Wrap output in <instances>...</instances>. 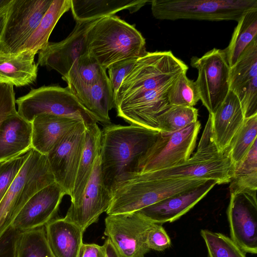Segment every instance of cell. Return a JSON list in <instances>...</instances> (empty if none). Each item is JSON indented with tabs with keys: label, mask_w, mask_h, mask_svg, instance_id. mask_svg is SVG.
Here are the masks:
<instances>
[{
	"label": "cell",
	"mask_w": 257,
	"mask_h": 257,
	"mask_svg": "<svg viewBox=\"0 0 257 257\" xmlns=\"http://www.w3.org/2000/svg\"><path fill=\"white\" fill-rule=\"evenodd\" d=\"M200 128L197 120L175 132H160L155 142L140 159L138 173L165 169L188 160L195 148Z\"/></svg>",
	"instance_id": "cell-9"
},
{
	"label": "cell",
	"mask_w": 257,
	"mask_h": 257,
	"mask_svg": "<svg viewBox=\"0 0 257 257\" xmlns=\"http://www.w3.org/2000/svg\"><path fill=\"white\" fill-rule=\"evenodd\" d=\"M191 65L198 70L195 81L200 100L212 114L229 91L230 67L223 50L213 48L201 57H193Z\"/></svg>",
	"instance_id": "cell-10"
},
{
	"label": "cell",
	"mask_w": 257,
	"mask_h": 257,
	"mask_svg": "<svg viewBox=\"0 0 257 257\" xmlns=\"http://www.w3.org/2000/svg\"><path fill=\"white\" fill-rule=\"evenodd\" d=\"M229 90L237 96L245 118L257 114V37L230 68Z\"/></svg>",
	"instance_id": "cell-18"
},
{
	"label": "cell",
	"mask_w": 257,
	"mask_h": 257,
	"mask_svg": "<svg viewBox=\"0 0 257 257\" xmlns=\"http://www.w3.org/2000/svg\"><path fill=\"white\" fill-rule=\"evenodd\" d=\"M215 143L220 152L225 151L245 118L237 96L229 90L214 112L209 114Z\"/></svg>",
	"instance_id": "cell-21"
},
{
	"label": "cell",
	"mask_w": 257,
	"mask_h": 257,
	"mask_svg": "<svg viewBox=\"0 0 257 257\" xmlns=\"http://www.w3.org/2000/svg\"><path fill=\"white\" fill-rule=\"evenodd\" d=\"M16 104L19 115L31 122L43 113L71 118L84 122L85 126L97 122L68 86H43L33 89L16 99Z\"/></svg>",
	"instance_id": "cell-8"
},
{
	"label": "cell",
	"mask_w": 257,
	"mask_h": 257,
	"mask_svg": "<svg viewBox=\"0 0 257 257\" xmlns=\"http://www.w3.org/2000/svg\"><path fill=\"white\" fill-rule=\"evenodd\" d=\"M73 17L76 22L94 21L127 10L130 13L139 11L149 0H70Z\"/></svg>",
	"instance_id": "cell-25"
},
{
	"label": "cell",
	"mask_w": 257,
	"mask_h": 257,
	"mask_svg": "<svg viewBox=\"0 0 257 257\" xmlns=\"http://www.w3.org/2000/svg\"><path fill=\"white\" fill-rule=\"evenodd\" d=\"M154 223L138 211L108 215L104 233L123 257H144L150 250L147 236Z\"/></svg>",
	"instance_id": "cell-12"
},
{
	"label": "cell",
	"mask_w": 257,
	"mask_h": 257,
	"mask_svg": "<svg viewBox=\"0 0 257 257\" xmlns=\"http://www.w3.org/2000/svg\"><path fill=\"white\" fill-rule=\"evenodd\" d=\"M100 155L96 158L83 193L76 203L71 204L64 218L77 226L83 232L97 221L102 213L107 211L112 200V194L102 180Z\"/></svg>",
	"instance_id": "cell-14"
},
{
	"label": "cell",
	"mask_w": 257,
	"mask_h": 257,
	"mask_svg": "<svg viewBox=\"0 0 257 257\" xmlns=\"http://www.w3.org/2000/svg\"><path fill=\"white\" fill-rule=\"evenodd\" d=\"M172 83L123 98L115 105L117 116L130 124L159 131L157 117L170 105L167 93Z\"/></svg>",
	"instance_id": "cell-15"
},
{
	"label": "cell",
	"mask_w": 257,
	"mask_h": 257,
	"mask_svg": "<svg viewBox=\"0 0 257 257\" xmlns=\"http://www.w3.org/2000/svg\"><path fill=\"white\" fill-rule=\"evenodd\" d=\"M217 184L213 180L162 200L138 212L155 223L172 222L186 214Z\"/></svg>",
	"instance_id": "cell-20"
},
{
	"label": "cell",
	"mask_w": 257,
	"mask_h": 257,
	"mask_svg": "<svg viewBox=\"0 0 257 257\" xmlns=\"http://www.w3.org/2000/svg\"><path fill=\"white\" fill-rule=\"evenodd\" d=\"M138 58H133L121 60L112 64L107 68L108 77L113 90L114 101L122 82L132 69Z\"/></svg>",
	"instance_id": "cell-38"
},
{
	"label": "cell",
	"mask_w": 257,
	"mask_h": 257,
	"mask_svg": "<svg viewBox=\"0 0 257 257\" xmlns=\"http://www.w3.org/2000/svg\"><path fill=\"white\" fill-rule=\"evenodd\" d=\"M84 148L79 162L71 195V204L76 203L93 171L97 157L100 154L101 131L97 123L85 126Z\"/></svg>",
	"instance_id": "cell-28"
},
{
	"label": "cell",
	"mask_w": 257,
	"mask_h": 257,
	"mask_svg": "<svg viewBox=\"0 0 257 257\" xmlns=\"http://www.w3.org/2000/svg\"><path fill=\"white\" fill-rule=\"evenodd\" d=\"M207 180L152 179L137 173L120 183L112 194L107 215L132 213L192 189Z\"/></svg>",
	"instance_id": "cell-4"
},
{
	"label": "cell",
	"mask_w": 257,
	"mask_h": 257,
	"mask_svg": "<svg viewBox=\"0 0 257 257\" xmlns=\"http://www.w3.org/2000/svg\"><path fill=\"white\" fill-rule=\"evenodd\" d=\"M35 54L25 51L8 54L0 51V83L17 87L33 83L37 77Z\"/></svg>",
	"instance_id": "cell-27"
},
{
	"label": "cell",
	"mask_w": 257,
	"mask_h": 257,
	"mask_svg": "<svg viewBox=\"0 0 257 257\" xmlns=\"http://www.w3.org/2000/svg\"><path fill=\"white\" fill-rule=\"evenodd\" d=\"M188 66L171 51L147 52L136 61L122 82L115 105L131 95L153 90L172 83Z\"/></svg>",
	"instance_id": "cell-6"
},
{
	"label": "cell",
	"mask_w": 257,
	"mask_h": 257,
	"mask_svg": "<svg viewBox=\"0 0 257 257\" xmlns=\"http://www.w3.org/2000/svg\"><path fill=\"white\" fill-rule=\"evenodd\" d=\"M32 123L16 111L0 127V163L16 158L32 148Z\"/></svg>",
	"instance_id": "cell-22"
},
{
	"label": "cell",
	"mask_w": 257,
	"mask_h": 257,
	"mask_svg": "<svg viewBox=\"0 0 257 257\" xmlns=\"http://www.w3.org/2000/svg\"><path fill=\"white\" fill-rule=\"evenodd\" d=\"M16 111L14 86L0 83V127L3 122Z\"/></svg>",
	"instance_id": "cell-40"
},
{
	"label": "cell",
	"mask_w": 257,
	"mask_h": 257,
	"mask_svg": "<svg viewBox=\"0 0 257 257\" xmlns=\"http://www.w3.org/2000/svg\"><path fill=\"white\" fill-rule=\"evenodd\" d=\"M20 231L11 226L0 236V257H17Z\"/></svg>",
	"instance_id": "cell-42"
},
{
	"label": "cell",
	"mask_w": 257,
	"mask_h": 257,
	"mask_svg": "<svg viewBox=\"0 0 257 257\" xmlns=\"http://www.w3.org/2000/svg\"><path fill=\"white\" fill-rule=\"evenodd\" d=\"M147 244L150 250L161 251L170 247L171 241L164 227L154 223L148 232Z\"/></svg>",
	"instance_id": "cell-41"
},
{
	"label": "cell",
	"mask_w": 257,
	"mask_h": 257,
	"mask_svg": "<svg viewBox=\"0 0 257 257\" xmlns=\"http://www.w3.org/2000/svg\"><path fill=\"white\" fill-rule=\"evenodd\" d=\"M257 140V114L245 118L229 147V156L234 165L241 161Z\"/></svg>",
	"instance_id": "cell-34"
},
{
	"label": "cell",
	"mask_w": 257,
	"mask_h": 257,
	"mask_svg": "<svg viewBox=\"0 0 257 257\" xmlns=\"http://www.w3.org/2000/svg\"><path fill=\"white\" fill-rule=\"evenodd\" d=\"M198 110L194 107L170 105L157 117L160 132L171 133L198 120Z\"/></svg>",
	"instance_id": "cell-32"
},
{
	"label": "cell",
	"mask_w": 257,
	"mask_h": 257,
	"mask_svg": "<svg viewBox=\"0 0 257 257\" xmlns=\"http://www.w3.org/2000/svg\"><path fill=\"white\" fill-rule=\"evenodd\" d=\"M65 195L55 182L42 188L26 202L11 226L21 232L45 226L56 215Z\"/></svg>",
	"instance_id": "cell-19"
},
{
	"label": "cell",
	"mask_w": 257,
	"mask_h": 257,
	"mask_svg": "<svg viewBox=\"0 0 257 257\" xmlns=\"http://www.w3.org/2000/svg\"><path fill=\"white\" fill-rule=\"evenodd\" d=\"M153 16L161 20L189 19L237 22L257 8V0H152Z\"/></svg>",
	"instance_id": "cell-7"
},
{
	"label": "cell",
	"mask_w": 257,
	"mask_h": 257,
	"mask_svg": "<svg viewBox=\"0 0 257 257\" xmlns=\"http://www.w3.org/2000/svg\"><path fill=\"white\" fill-rule=\"evenodd\" d=\"M17 257H55L47 242L45 226L20 232Z\"/></svg>",
	"instance_id": "cell-33"
},
{
	"label": "cell",
	"mask_w": 257,
	"mask_h": 257,
	"mask_svg": "<svg viewBox=\"0 0 257 257\" xmlns=\"http://www.w3.org/2000/svg\"><path fill=\"white\" fill-rule=\"evenodd\" d=\"M70 8V0H53L37 28L21 47L19 53L28 51L36 54L45 47L57 23Z\"/></svg>",
	"instance_id": "cell-29"
},
{
	"label": "cell",
	"mask_w": 257,
	"mask_h": 257,
	"mask_svg": "<svg viewBox=\"0 0 257 257\" xmlns=\"http://www.w3.org/2000/svg\"><path fill=\"white\" fill-rule=\"evenodd\" d=\"M74 119L51 114L36 116L32 121V148L47 155L77 122Z\"/></svg>",
	"instance_id": "cell-23"
},
{
	"label": "cell",
	"mask_w": 257,
	"mask_h": 257,
	"mask_svg": "<svg viewBox=\"0 0 257 257\" xmlns=\"http://www.w3.org/2000/svg\"><path fill=\"white\" fill-rule=\"evenodd\" d=\"M82 245L80 248V250L79 252L77 257H82Z\"/></svg>",
	"instance_id": "cell-47"
},
{
	"label": "cell",
	"mask_w": 257,
	"mask_h": 257,
	"mask_svg": "<svg viewBox=\"0 0 257 257\" xmlns=\"http://www.w3.org/2000/svg\"><path fill=\"white\" fill-rule=\"evenodd\" d=\"M12 0H0V12L7 7Z\"/></svg>",
	"instance_id": "cell-46"
},
{
	"label": "cell",
	"mask_w": 257,
	"mask_h": 257,
	"mask_svg": "<svg viewBox=\"0 0 257 257\" xmlns=\"http://www.w3.org/2000/svg\"><path fill=\"white\" fill-rule=\"evenodd\" d=\"M46 238L55 257H77L83 232L64 218L53 219L45 226Z\"/></svg>",
	"instance_id": "cell-24"
},
{
	"label": "cell",
	"mask_w": 257,
	"mask_h": 257,
	"mask_svg": "<svg viewBox=\"0 0 257 257\" xmlns=\"http://www.w3.org/2000/svg\"><path fill=\"white\" fill-rule=\"evenodd\" d=\"M29 151L0 163V202L25 162L29 156Z\"/></svg>",
	"instance_id": "cell-37"
},
{
	"label": "cell",
	"mask_w": 257,
	"mask_h": 257,
	"mask_svg": "<svg viewBox=\"0 0 257 257\" xmlns=\"http://www.w3.org/2000/svg\"><path fill=\"white\" fill-rule=\"evenodd\" d=\"M101 131V176L112 194L120 183L138 173L140 159L160 132L135 125L111 123L104 125Z\"/></svg>",
	"instance_id": "cell-1"
},
{
	"label": "cell",
	"mask_w": 257,
	"mask_h": 257,
	"mask_svg": "<svg viewBox=\"0 0 257 257\" xmlns=\"http://www.w3.org/2000/svg\"><path fill=\"white\" fill-rule=\"evenodd\" d=\"M257 174V140L244 157L234 165L232 178L249 176Z\"/></svg>",
	"instance_id": "cell-39"
},
{
	"label": "cell",
	"mask_w": 257,
	"mask_h": 257,
	"mask_svg": "<svg viewBox=\"0 0 257 257\" xmlns=\"http://www.w3.org/2000/svg\"><path fill=\"white\" fill-rule=\"evenodd\" d=\"M227 215L230 238L244 252L256 254V194H230Z\"/></svg>",
	"instance_id": "cell-17"
},
{
	"label": "cell",
	"mask_w": 257,
	"mask_h": 257,
	"mask_svg": "<svg viewBox=\"0 0 257 257\" xmlns=\"http://www.w3.org/2000/svg\"><path fill=\"white\" fill-rule=\"evenodd\" d=\"M53 0H12L7 11L0 51L18 53L39 25Z\"/></svg>",
	"instance_id": "cell-11"
},
{
	"label": "cell",
	"mask_w": 257,
	"mask_h": 257,
	"mask_svg": "<svg viewBox=\"0 0 257 257\" xmlns=\"http://www.w3.org/2000/svg\"><path fill=\"white\" fill-rule=\"evenodd\" d=\"M55 182L47 156L33 148L0 202V236L36 192Z\"/></svg>",
	"instance_id": "cell-5"
},
{
	"label": "cell",
	"mask_w": 257,
	"mask_h": 257,
	"mask_svg": "<svg viewBox=\"0 0 257 257\" xmlns=\"http://www.w3.org/2000/svg\"><path fill=\"white\" fill-rule=\"evenodd\" d=\"M86 45L87 54L105 69L146 52L145 39L135 26L115 15L101 18L88 30Z\"/></svg>",
	"instance_id": "cell-2"
},
{
	"label": "cell",
	"mask_w": 257,
	"mask_h": 257,
	"mask_svg": "<svg viewBox=\"0 0 257 257\" xmlns=\"http://www.w3.org/2000/svg\"><path fill=\"white\" fill-rule=\"evenodd\" d=\"M234 169L229 147L220 152L215 143L209 115L197 151L192 157L169 168L142 173L152 179L213 180L217 184H223L230 182Z\"/></svg>",
	"instance_id": "cell-3"
},
{
	"label": "cell",
	"mask_w": 257,
	"mask_h": 257,
	"mask_svg": "<svg viewBox=\"0 0 257 257\" xmlns=\"http://www.w3.org/2000/svg\"><path fill=\"white\" fill-rule=\"evenodd\" d=\"M82 257H106L105 247L104 244L83 243Z\"/></svg>",
	"instance_id": "cell-43"
},
{
	"label": "cell",
	"mask_w": 257,
	"mask_h": 257,
	"mask_svg": "<svg viewBox=\"0 0 257 257\" xmlns=\"http://www.w3.org/2000/svg\"><path fill=\"white\" fill-rule=\"evenodd\" d=\"M107 75L106 69L87 53L77 58L65 81L71 90L92 85Z\"/></svg>",
	"instance_id": "cell-31"
},
{
	"label": "cell",
	"mask_w": 257,
	"mask_h": 257,
	"mask_svg": "<svg viewBox=\"0 0 257 257\" xmlns=\"http://www.w3.org/2000/svg\"><path fill=\"white\" fill-rule=\"evenodd\" d=\"M200 234L208 252V257H246L244 252L224 234L202 229Z\"/></svg>",
	"instance_id": "cell-36"
},
{
	"label": "cell",
	"mask_w": 257,
	"mask_h": 257,
	"mask_svg": "<svg viewBox=\"0 0 257 257\" xmlns=\"http://www.w3.org/2000/svg\"><path fill=\"white\" fill-rule=\"evenodd\" d=\"M170 105L194 107L200 96L195 81L189 79L186 73L179 76L172 83L167 93Z\"/></svg>",
	"instance_id": "cell-35"
},
{
	"label": "cell",
	"mask_w": 257,
	"mask_h": 257,
	"mask_svg": "<svg viewBox=\"0 0 257 257\" xmlns=\"http://www.w3.org/2000/svg\"><path fill=\"white\" fill-rule=\"evenodd\" d=\"M103 244L106 249V257H123L108 238Z\"/></svg>",
	"instance_id": "cell-44"
},
{
	"label": "cell",
	"mask_w": 257,
	"mask_h": 257,
	"mask_svg": "<svg viewBox=\"0 0 257 257\" xmlns=\"http://www.w3.org/2000/svg\"><path fill=\"white\" fill-rule=\"evenodd\" d=\"M8 6L0 12V40L5 27Z\"/></svg>",
	"instance_id": "cell-45"
},
{
	"label": "cell",
	"mask_w": 257,
	"mask_h": 257,
	"mask_svg": "<svg viewBox=\"0 0 257 257\" xmlns=\"http://www.w3.org/2000/svg\"><path fill=\"white\" fill-rule=\"evenodd\" d=\"M76 22L71 33L59 42H48L38 52L37 65L56 70L65 80L76 60L87 53L86 37L88 30L100 19Z\"/></svg>",
	"instance_id": "cell-16"
},
{
	"label": "cell",
	"mask_w": 257,
	"mask_h": 257,
	"mask_svg": "<svg viewBox=\"0 0 257 257\" xmlns=\"http://www.w3.org/2000/svg\"><path fill=\"white\" fill-rule=\"evenodd\" d=\"M71 90L97 122L111 123L109 111L115 107L114 97L107 75L92 85Z\"/></svg>",
	"instance_id": "cell-26"
},
{
	"label": "cell",
	"mask_w": 257,
	"mask_h": 257,
	"mask_svg": "<svg viewBox=\"0 0 257 257\" xmlns=\"http://www.w3.org/2000/svg\"><path fill=\"white\" fill-rule=\"evenodd\" d=\"M85 130L84 122H77L46 155L55 182L70 197L84 148Z\"/></svg>",
	"instance_id": "cell-13"
},
{
	"label": "cell",
	"mask_w": 257,
	"mask_h": 257,
	"mask_svg": "<svg viewBox=\"0 0 257 257\" xmlns=\"http://www.w3.org/2000/svg\"><path fill=\"white\" fill-rule=\"evenodd\" d=\"M257 37V8L243 14L237 21L230 41L224 49L227 62L231 68L244 49Z\"/></svg>",
	"instance_id": "cell-30"
}]
</instances>
